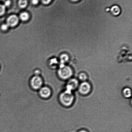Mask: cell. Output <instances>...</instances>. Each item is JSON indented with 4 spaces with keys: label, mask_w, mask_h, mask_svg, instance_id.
I'll list each match as a JSON object with an SVG mask.
<instances>
[{
    "label": "cell",
    "mask_w": 132,
    "mask_h": 132,
    "mask_svg": "<svg viewBox=\"0 0 132 132\" xmlns=\"http://www.w3.org/2000/svg\"><path fill=\"white\" fill-rule=\"evenodd\" d=\"M59 99L60 103L65 106H69L72 104L74 100V96L72 91L66 90L59 95Z\"/></svg>",
    "instance_id": "cell-1"
},
{
    "label": "cell",
    "mask_w": 132,
    "mask_h": 132,
    "mask_svg": "<svg viewBox=\"0 0 132 132\" xmlns=\"http://www.w3.org/2000/svg\"><path fill=\"white\" fill-rule=\"evenodd\" d=\"M31 88L35 90H39L43 84V79L39 75H34L31 77L29 81Z\"/></svg>",
    "instance_id": "cell-2"
},
{
    "label": "cell",
    "mask_w": 132,
    "mask_h": 132,
    "mask_svg": "<svg viewBox=\"0 0 132 132\" xmlns=\"http://www.w3.org/2000/svg\"><path fill=\"white\" fill-rule=\"evenodd\" d=\"M72 69L70 67L64 66L60 68L58 71V75L60 79L62 80H67L69 79L72 75Z\"/></svg>",
    "instance_id": "cell-3"
},
{
    "label": "cell",
    "mask_w": 132,
    "mask_h": 132,
    "mask_svg": "<svg viewBox=\"0 0 132 132\" xmlns=\"http://www.w3.org/2000/svg\"><path fill=\"white\" fill-rule=\"evenodd\" d=\"M52 93L51 89L48 86H42L38 91L39 96L42 99H45L50 98Z\"/></svg>",
    "instance_id": "cell-4"
},
{
    "label": "cell",
    "mask_w": 132,
    "mask_h": 132,
    "mask_svg": "<svg viewBox=\"0 0 132 132\" xmlns=\"http://www.w3.org/2000/svg\"><path fill=\"white\" fill-rule=\"evenodd\" d=\"M79 90L81 94L85 95L90 92L91 90V86L88 83L83 82L80 85Z\"/></svg>",
    "instance_id": "cell-5"
},
{
    "label": "cell",
    "mask_w": 132,
    "mask_h": 132,
    "mask_svg": "<svg viewBox=\"0 0 132 132\" xmlns=\"http://www.w3.org/2000/svg\"><path fill=\"white\" fill-rule=\"evenodd\" d=\"M6 22L9 27H14L19 23V18L16 15H12L7 18Z\"/></svg>",
    "instance_id": "cell-6"
},
{
    "label": "cell",
    "mask_w": 132,
    "mask_h": 132,
    "mask_svg": "<svg viewBox=\"0 0 132 132\" xmlns=\"http://www.w3.org/2000/svg\"><path fill=\"white\" fill-rule=\"evenodd\" d=\"M78 82L77 80L75 79H72L70 80L67 86V90L72 91V90L76 89L78 85Z\"/></svg>",
    "instance_id": "cell-7"
},
{
    "label": "cell",
    "mask_w": 132,
    "mask_h": 132,
    "mask_svg": "<svg viewBox=\"0 0 132 132\" xmlns=\"http://www.w3.org/2000/svg\"><path fill=\"white\" fill-rule=\"evenodd\" d=\"M111 11L113 15H119L121 12V10L119 6L115 5L111 7Z\"/></svg>",
    "instance_id": "cell-8"
},
{
    "label": "cell",
    "mask_w": 132,
    "mask_h": 132,
    "mask_svg": "<svg viewBox=\"0 0 132 132\" xmlns=\"http://www.w3.org/2000/svg\"><path fill=\"white\" fill-rule=\"evenodd\" d=\"M20 19L23 21H26L29 19V14L27 12H22L20 14Z\"/></svg>",
    "instance_id": "cell-9"
},
{
    "label": "cell",
    "mask_w": 132,
    "mask_h": 132,
    "mask_svg": "<svg viewBox=\"0 0 132 132\" xmlns=\"http://www.w3.org/2000/svg\"><path fill=\"white\" fill-rule=\"evenodd\" d=\"M28 4L27 0H19L18 2V5L19 7L21 8H24L26 7Z\"/></svg>",
    "instance_id": "cell-10"
},
{
    "label": "cell",
    "mask_w": 132,
    "mask_h": 132,
    "mask_svg": "<svg viewBox=\"0 0 132 132\" xmlns=\"http://www.w3.org/2000/svg\"><path fill=\"white\" fill-rule=\"evenodd\" d=\"M123 94L124 96L126 97H129L131 95V90L128 88L124 89L123 91Z\"/></svg>",
    "instance_id": "cell-11"
},
{
    "label": "cell",
    "mask_w": 132,
    "mask_h": 132,
    "mask_svg": "<svg viewBox=\"0 0 132 132\" xmlns=\"http://www.w3.org/2000/svg\"><path fill=\"white\" fill-rule=\"evenodd\" d=\"M61 64H64V63L68 60V57L66 54H63L60 56Z\"/></svg>",
    "instance_id": "cell-12"
},
{
    "label": "cell",
    "mask_w": 132,
    "mask_h": 132,
    "mask_svg": "<svg viewBox=\"0 0 132 132\" xmlns=\"http://www.w3.org/2000/svg\"><path fill=\"white\" fill-rule=\"evenodd\" d=\"M87 78V76L85 73H80L79 76V79L81 81H85Z\"/></svg>",
    "instance_id": "cell-13"
},
{
    "label": "cell",
    "mask_w": 132,
    "mask_h": 132,
    "mask_svg": "<svg viewBox=\"0 0 132 132\" xmlns=\"http://www.w3.org/2000/svg\"><path fill=\"white\" fill-rule=\"evenodd\" d=\"M5 12V6L4 5L0 4V16L3 15Z\"/></svg>",
    "instance_id": "cell-14"
},
{
    "label": "cell",
    "mask_w": 132,
    "mask_h": 132,
    "mask_svg": "<svg viewBox=\"0 0 132 132\" xmlns=\"http://www.w3.org/2000/svg\"><path fill=\"white\" fill-rule=\"evenodd\" d=\"M58 62L57 59L56 58H53L50 60V64L51 65H52L54 64H57Z\"/></svg>",
    "instance_id": "cell-15"
},
{
    "label": "cell",
    "mask_w": 132,
    "mask_h": 132,
    "mask_svg": "<svg viewBox=\"0 0 132 132\" xmlns=\"http://www.w3.org/2000/svg\"><path fill=\"white\" fill-rule=\"evenodd\" d=\"M9 27V26L7 24H3L1 25V29L3 30L6 31L7 30Z\"/></svg>",
    "instance_id": "cell-16"
},
{
    "label": "cell",
    "mask_w": 132,
    "mask_h": 132,
    "mask_svg": "<svg viewBox=\"0 0 132 132\" xmlns=\"http://www.w3.org/2000/svg\"><path fill=\"white\" fill-rule=\"evenodd\" d=\"M45 5H48L50 4L52 0H40Z\"/></svg>",
    "instance_id": "cell-17"
},
{
    "label": "cell",
    "mask_w": 132,
    "mask_h": 132,
    "mask_svg": "<svg viewBox=\"0 0 132 132\" xmlns=\"http://www.w3.org/2000/svg\"><path fill=\"white\" fill-rule=\"evenodd\" d=\"M11 4V2L9 0H7L6 1H5V6H10V5Z\"/></svg>",
    "instance_id": "cell-18"
},
{
    "label": "cell",
    "mask_w": 132,
    "mask_h": 132,
    "mask_svg": "<svg viewBox=\"0 0 132 132\" xmlns=\"http://www.w3.org/2000/svg\"><path fill=\"white\" fill-rule=\"evenodd\" d=\"M39 0H32V2L33 5H37L39 2Z\"/></svg>",
    "instance_id": "cell-19"
},
{
    "label": "cell",
    "mask_w": 132,
    "mask_h": 132,
    "mask_svg": "<svg viewBox=\"0 0 132 132\" xmlns=\"http://www.w3.org/2000/svg\"><path fill=\"white\" fill-rule=\"evenodd\" d=\"M80 1V0H70V1H71V2H77Z\"/></svg>",
    "instance_id": "cell-20"
},
{
    "label": "cell",
    "mask_w": 132,
    "mask_h": 132,
    "mask_svg": "<svg viewBox=\"0 0 132 132\" xmlns=\"http://www.w3.org/2000/svg\"><path fill=\"white\" fill-rule=\"evenodd\" d=\"M78 132H88L87 131H86L85 130H80Z\"/></svg>",
    "instance_id": "cell-21"
},
{
    "label": "cell",
    "mask_w": 132,
    "mask_h": 132,
    "mask_svg": "<svg viewBox=\"0 0 132 132\" xmlns=\"http://www.w3.org/2000/svg\"><path fill=\"white\" fill-rule=\"evenodd\" d=\"M1 1V0H0V1Z\"/></svg>",
    "instance_id": "cell-22"
}]
</instances>
